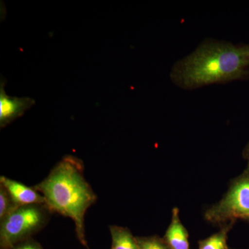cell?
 <instances>
[{
	"mask_svg": "<svg viewBox=\"0 0 249 249\" xmlns=\"http://www.w3.org/2000/svg\"><path fill=\"white\" fill-rule=\"evenodd\" d=\"M139 249H170L163 237L159 235L137 237Z\"/></svg>",
	"mask_w": 249,
	"mask_h": 249,
	"instance_id": "8fae6325",
	"label": "cell"
},
{
	"mask_svg": "<svg viewBox=\"0 0 249 249\" xmlns=\"http://www.w3.org/2000/svg\"><path fill=\"white\" fill-rule=\"evenodd\" d=\"M52 213L46 204L20 206L0 221V247L7 249L31 238L47 225Z\"/></svg>",
	"mask_w": 249,
	"mask_h": 249,
	"instance_id": "277c9868",
	"label": "cell"
},
{
	"mask_svg": "<svg viewBox=\"0 0 249 249\" xmlns=\"http://www.w3.org/2000/svg\"><path fill=\"white\" fill-rule=\"evenodd\" d=\"M7 249H43L40 243L36 242L34 239H27V240L22 241L19 243L16 244V245L10 247Z\"/></svg>",
	"mask_w": 249,
	"mask_h": 249,
	"instance_id": "7c38bea8",
	"label": "cell"
},
{
	"mask_svg": "<svg viewBox=\"0 0 249 249\" xmlns=\"http://www.w3.org/2000/svg\"><path fill=\"white\" fill-rule=\"evenodd\" d=\"M204 217L219 227L237 220L249 224V162L242 174L231 180L221 200L205 211Z\"/></svg>",
	"mask_w": 249,
	"mask_h": 249,
	"instance_id": "3957f363",
	"label": "cell"
},
{
	"mask_svg": "<svg viewBox=\"0 0 249 249\" xmlns=\"http://www.w3.org/2000/svg\"><path fill=\"white\" fill-rule=\"evenodd\" d=\"M188 237V231L180 219L179 210L178 207L173 208L171 222L163 237V240L170 249H191Z\"/></svg>",
	"mask_w": 249,
	"mask_h": 249,
	"instance_id": "52a82bcc",
	"label": "cell"
},
{
	"mask_svg": "<svg viewBox=\"0 0 249 249\" xmlns=\"http://www.w3.org/2000/svg\"><path fill=\"white\" fill-rule=\"evenodd\" d=\"M183 89L249 79V44L206 38L191 53L178 60L170 73Z\"/></svg>",
	"mask_w": 249,
	"mask_h": 249,
	"instance_id": "6da1fadb",
	"label": "cell"
},
{
	"mask_svg": "<svg viewBox=\"0 0 249 249\" xmlns=\"http://www.w3.org/2000/svg\"><path fill=\"white\" fill-rule=\"evenodd\" d=\"M0 184L9 192L19 207L34 204H46L45 198L35 188L29 187L6 177H0Z\"/></svg>",
	"mask_w": 249,
	"mask_h": 249,
	"instance_id": "8992f818",
	"label": "cell"
},
{
	"mask_svg": "<svg viewBox=\"0 0 249 249\" xmlns=\"http://www.w3.org/2000/svg\"><path fill=\"white\" fill-rule=\"evenodd\" d=\"M235 223L232 222L224 224L219 227V231L207 238L199 240L198 249H231L227 244L228 235Z\"/></svg>",
	"mask_w": 249,
	"mask_h": 249,
	"instance_id": "9c48e42d",
	"label": "cell"
},
{
	"mask_svg": "<svg viewBox=\"0 0 249 249\" xmlns=\"http://www.w3.org/2000/svg\"><path fill=\"white\" fill-rule=\"evenodd\" d=\"M242 157L245 160H248L249 162V142L247 144L243 151H242Z\"/></svg>",
	"mask_w": 249,
	"mask_h": 249,
	"instance_id": "4fadbf2b",
	"label": "cell"
},
{
	"mask_svg": "<svg viewBox=\"0 0 249 249\" xmlns=\"http://www.w3.org/2000/svg\"><path fill=\"white\" fill-rule=\"evenodd\" d=\"M19 206L15 203L9 192L3 185L0 184V221L9 216Z\"/></svg>",
	"mask_w": 249,
	"mask_h": 249,
	"instance_id": "30bf717a",
	"label": "cell"
},
{
	"mask_svg": "<svg viewBox=\"0 0 249 249\" xmlns=\"http://www.w3.org/2000/svg\"><path fill=\"white\" fill-rule=\"evenodd\" d=\"M0 86V127L3 128L22 116L36 104V101L29 97L8 96L4 91V82L1 81Z\"/></svg>",
	"mask_w": 249,
	"mask_h": 249,
	"instance_id": "5b68a950",
	"label": "cell"
},
{
	"mask_svg": "<svg viewBox=\"0 0 249 249\" xmlns=\"http://www.w3.org/2000/svg\"><path fill=\"white\" fill-rule=\"evenodd\" d=\"M34 188L45 198L51 212L73 220L78 240L88 248L85 216L97 196L85 178L83 161L74 156H65Z\"/></svg>",
	"mask_w": 249,
	"mask_h": 249,
	"instance_id": "7a4b0ae2",
	"label": "cell"
},
{
	"mask_svg": "<svg viewBox=\"0 0 249 249\" xmlns=\"http://www.w3.org/2000/svg\"><path fill=\"white\" fill-rule=\"evenodd\" d=\"M111 237V249H139L137 237L127 228L109 226Z\"/></svg>",
	"mask_w": 249,
	"mask_h": 249,
	"instance_id": "ba28073f",
	"label": "cell"
},
{
	"mask_svg": "<svg viewBox=\"0 0 249 249\" xmlns=\"http://www.w3.org/2000/svg\"></svg>",
	"mask_w": 249,
	"mask_h": 249,
	"instance_id": "9a60e30c",
	"label": "cell"
},
{
	"mask_svg": "<svg viewBox=\"0 0 249 249\" xmlns=\"http://www.w3.org/2000/svg\"></svg>",
	"mask_w": 249,
	"mask_h": 249,
	"instance_id": "5bb4252c",
	"label": "cell"
}]
</instances>
